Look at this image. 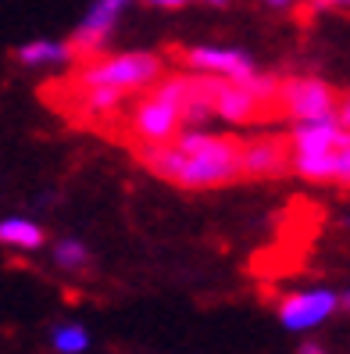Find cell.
Listing matches in <instances>:
<instances>
[{
	"label": "cell",
	"mask_w": 350,
	"mask_h": 354,
	"mask_svg": "<svg viewBox=\"0 0 350 354\" xmlns=\"http://www.w3.org/2000/svg\"><path fill=\"white\" fill-rule=\"evenodd\" d=\"M121 11H126V0H97V4L86 11V18H82V26L75 29V39H72L75 54L79 57H93L100 50V44L111 36Z\"/></svg>",
	"instance_id": "7"
},
{
	"label": "cell",
	"mask_w": 350,
	"mask_h": 354,
	"mask_svg": "<svg viewBox=\"0 0 350 354\" xmlns=\"http://www.w3.org/2000/svg\"><path fill=\"white\" fill-rule=\"evenodd\" d=\"M50 347H54L57 354H82V351L90 347V333L82 329V326H75V322L54 326V333H50Z\"/></svg>",
	"instance_id": "12"
},
{
	"label": "cell",
	"mask_w": 350,
	"mask_h": 354,
	"mask_svg": "<svg viewBox=\"0 0 350 354\" xmlns=\"http://www.w3.org/2000/svg\"><path fill=\"white\" fill-rule=\"evenodd\" d=\"M293 172L315 179V183H336L350 190V140L340 151H329V154H297Z\"/></svg>",
	"instance_id": "8"
},
{
	"label": "cell",
	"mask_w": 350,
	"mask_h": 354,
	"mask_svg": "<svg viewBox=\"0 0 350 354\" xmlns=\"http://www.w3.org/2000/svg\"><path fill=\"white\" fill-rule=\"evenodd\" d=\"M54 261H57V268H65V272H79V268H86L90 251L79 240H57L54 243Z\"/></svg>",
	"instance_id": "13"
},
{
	"label": "cell",
	"mask_w": 350,
	"mask_h": 354,
	"mask_svg": "<svg viewBox=\"0 0 350 354\" xmlns=\"http://www.w3.org/2000/svg\"><path fill=\"white\" fill-rule=\"evenodd\" d=\"M150 4H182V0H150Z\"/></svg>",
	"instance_id": "18"
},
{
	"label": "cell",
	"mask_w": 350,
	"mask_h": 354,
	"mask_svg": "<svg viewBox=\"0 0 350 354\" xmlns=\"http://www.w3.org/2000/svg\"><path fill=\"white\" fill-rule=\"evenodd\" d=\"M182 61L200 72H208V75H251V61H246L240 50H218V47H190V50H182Z\"/></svg>",
	"instance_id": "9"
},
{
	"label": "cell",
	"mask_w": 350,
	"mask_h": 354,
	"mask_svg": "<svg viewBox=\"0 0 350 354\" xmlns=\"http://www.w3.org/2000/svg\"><path fill=\"white\" fill-rule=\"evenodd\" d=\"M340 308H347V311H350V290H347V294L340 297Z\"/></svg>",
	"instance_id": "17"
},
{
	"label": "cell",
	"mask_w": 350,
	"mask_h": 354,
	"mask_svg": "<svg viewBox=\"0 0 350 354\" xmlns=\"http://www.w3.org/2000/svg\"><path fill=\"white\" fill-rule=\"evenodd\" d=\"M243 140L215 133H179L164 143H136V158L157 179L186 190H215L243 179Z\"/></svg>",
	"instance_id": "1"
},
{
	"label": "cell",
	"mask_w": 350,
	"mask_h": 354,
	"mask_svg": "<svg viewBox=\"0 0 350 354\" xmlns=\"http://www.w3.org/2000/svg\"><path fill=\"white\" fill-rule=\"evenodd\" d=\"M336 308H340V297L333 290H297V294H286L279 301V322L293 333H304V329L322 326Z\"/></svg>",
	"instance_id": "6"
},
{
	"label": "cell",
	"mask_w": 350,
	"mask_h": 354,
	"mask_svg": "<svg viewBox=\"0 0 350 354\" xmlns=\"http://www.w3.org/2000/svg\"><path fill=\"white\" fill-rule=\"evenodd\" d=\"M0 243L11 251H36L43 247V229L29 218H0Z\"/></svg>",
	"instance_id": "11"
},
{
	"label": "cell",
	"mask_w": 350,
	"mask_h": 354,
	"mask_svg": "<svg viewBox=\"0 0 350 354\" xmlns=\"http://www.w3.org/2000/svg\"><path fill=\"white\" fill-rule=\"evenodd\" d=\"M79 57L72 44H54V39H32V44L18 47V61L29 68H39V65H61V61H72Z\"/></svg>",
	"instance_id": "10"
},
{
	"label": "cell",
	"mask_w": 350,
	"mask_h": 354,
	"mask_svg": "<svg viewBox=\"0 0 350 354\" xmlns=\"http://www.w3.org/2000/svg\"><path fill=\"white\" fill-rule=\"evenodd\" d=\"M186 93H190V79L168 75L157 79L150 90H143L129 111H121V133L136 143H164L179 136V129L186 126Z\"/></svg>",
	"instance_id": "2"
},
{
	"label": "cell",
	"mask_w": 350,
	"mask_h": 354,
	"mask_svg": "<svg viewBox=\"0 0 350 354\" xmlns=\"http://www.w3.org/2000/svg\"><path fill=\"white\" fill-rule=\"evenodd\" d=\"M336 118H340V126H347V129H350V93H347V97H340V111H336Z\"/></svg>",
	"instance_id": "14"
},
{
	"label": "cell",
	"mask_w": 350,
	"mask_h": 354,
	"mask_svg": "<svg viewBox=\"0 0 350 354\" xmlns=\"http://www.w3.org/2000/svg\"><path fill=\"white\" fill-rule=\"evenodd\" d=\"M279 104H282V118L290 115L300 122H318V118H336L340 93L322 79H282Z\"/></svg>",
	"instance_id": "4"
},
{
	"label": "cell",
	"mask_w": 350,
	"mask_h": 354,
	"mask_svg": "<svg viewBox=\"0 0 350 354\" xmlns=\"http://www.w3.org/2000/svg\"><path fill=\"white\" fill-rule=\"evenodd\" d=\"M157 79H161V57L154 54H111V57L93 54L72 75V82H82V86H111L126 97L150 90Z\"/></svg>",
	"instance_id": "3"
},
{
	"label": "cell",
	"mask_w": 350,
	"mask_h": 354,
	"mask_svg": "<svg viewBox=\"0 0 350 354\" xmlns=\"http://www.w3.org/2000/svg\"><path fill=\"white\" fill-rule=\"evenodd\" d=\"M297 354H329V351H325L322 344H304V347H300Z\"/></svg>",
	"instance_id": "15"
},
{
	"label": "cell",
	"mask_w": 350,
	"mask_h": 354,
	"mask_svg": "<svg viewBox=\"0 0 350 354\" xmlns=\"http://www.w3.org/2000/svg\"><path fill=\"white\" fill-rule=\"evenodd\" d=\"M269 4H290V0H269Z\"/></svg>",
	"instance_id": "19"
},
{
	"label": "cell",
	"mask_w": 350,
	"mask_h": 354,
	"mask_svg": "<svg viewBox=\"0 0 350 354\" xmlns=\"http://www.w3.org/2000/svg\"><path fill=\"white\" fill-rule=\"evenodd\" d=\"M208 4H225V0H208Z\"/></svg>",
	"instance_id": "20"
},
{
	"label": "cell",
	"mask_w": 350,
	"mask_h": 354,
	"mask_svg": "<svg viewBox=\"0 0 350 354\" xmlns=\"http://www.w3.org/2000/svg\"><path fill=\"white\" fill-rule=\"evenodd\" d=\"M293 136H254L243 140V179H279L286 172H293Z\"/></svg>",
	"instance_id": "5"
},
{
	"label": "cell",
	"mask_w": 350,
	"mask_h": 354,
	"mask_svg": "<svg viewBox=\"0 0 350 354\" xmlns=\"http://www.w3.org/2000/svg\"><path fill=\"white\" fill-rule=\"evenodd\" d=\"M318 4H340V8H350V0H318Z\"/></svg>",
	"instance_id": "16"
}]
</instances>
